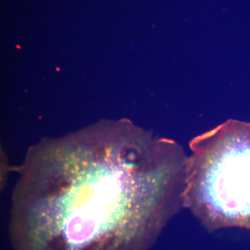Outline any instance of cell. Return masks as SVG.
Instances as JSON below:
<instances>
[{"instance_id":"6da1fadb","label":"cell","mask_w":250,"mask_h":250,"mask_svg":"<svg viewBox=\"0 0 250 250\" xmlns=\"http://www.w3.org/2000/svg\"><path fill=\"white\" fill-rule=\"evenodd\" d=\"M187 156L123 122L41 145L13 195L16 250H147L184 207Z\"/></svg>"},{"instance_id":"7a4b0ae2","label":"cell","mask_w":250,"mask_h":250,"mask_svg":"<svg viewBox=\"0 0 250 250\" xmlns=\"http://www.w3.org/2000/svg\"><path fill=\"white\" fill-rule=\"evenodd\" d=\"M189 146L184 207L209 231L250 230V123L229 120Z\"/></svg>"}]
</instances>
